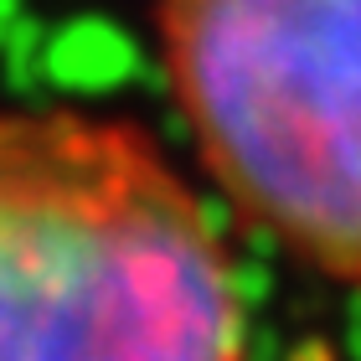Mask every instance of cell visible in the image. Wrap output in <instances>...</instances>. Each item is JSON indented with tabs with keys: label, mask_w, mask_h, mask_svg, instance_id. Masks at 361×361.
I'll return each instance as SVG.
<instances>
[{
	"label": "cell",
	"mask_w": 361,
	"mask_h": 361,
	"mask_svg": "<svg viewBox=\"0 0 361 361\" xmlns=\"http://www.w3.org/2000/svg\"><path fill=\"white\" fill-rule=\"evenodd\" d=\"M0 361H248L217 222L145 135L0 109Z\"/></svg>",
	"instance_id": "obj_1"
},
{
	"label": "cell",
	"mask_w": 361,
	"mask_h": 361,
	"mask_svg": "<svg viewBox=\"0 0 361 361\" xmlns=\"http://www.w3.org/2000/svg\"><path fill=\"white\" fill-rule=\"evenodd\" d=\"M217 186L305 264L361 284V0H155Z\"/></svg>",
	"instance_id": "obj_2"
}]
</instances>
